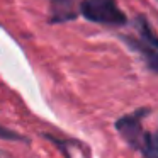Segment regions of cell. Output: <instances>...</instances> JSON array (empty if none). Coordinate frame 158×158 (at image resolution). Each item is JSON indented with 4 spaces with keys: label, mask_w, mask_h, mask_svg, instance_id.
Instances as JSON below:
<instances>
[{
    "label": "cell",
    "mask_w": 158,
    "mask_h": 158,
    "mask_svg": "<svg viewBox=\"0 0 158 158\" xmlns=\"http://www.w3.org/2000/svg\"><path fill=\"white\" fill-rule=\"evenodd\" d=\"M82 14L92 22L100 24H124L126 17L117 7L116 0H85L82 4Z\"/></svg>",
    "instance_id": "cell-1"
},
{
    "label": "cell",
    "mask_w": 158,
    "mask_h": 158,
    "mask_svg": "<svg viewBox=\"0 0 158 158\" xmlns=\"http://www.w3.org/2000/svg\"><path fill=\"white\" fill-rule=\"evenodd\" d=\"M0 158H4V156H2V155H0Z\"/></svg>",
    "instance_id": "cell-2"
}]
</instances>
